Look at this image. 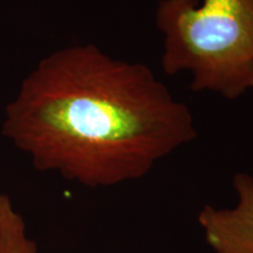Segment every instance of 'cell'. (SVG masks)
<instances>
[{
  "mask_svg": "<svg viewBox=\"0 0 253 253\" xmlns=\"http://www.w3.org/2000/svg\"><path fill=\"white\" fill-rule=\"evenodd\" d=\"M1 130L37 170L88 188L142 178L197 136L191 110L154 71L93 43L41 59L6 106Z\"/></svg>",
  "mask_w": 253,
  "mask_h": 253,
  "instance_id": "cell-1",
  "label": "cell"
},
{
  "mask_svg": "<svg viewBox=\"0 0 253 253\" xmlns=\"http://www.w3.org/2000/svg\"><path fill=\"white\" fill-rule=\"evenodd\" d=\"M156 25L166 74L190 72L191 90L227 100L253 90V0H162Z\"/></svg>",
  "mask_w": 253,
  "mask_h": 253,
  "instance_id": "cell-2",
  "label": "cell"
},
{
  "mask_svg": "<svg viewBox=\"0 0 253 253\" xmlns=\"http://www.w3.org/2000/svg\"><path fill=\"white\" fill-rule=\"evenodd\" d=\"M238 203L231 209L205 205L198 214L205 240L214 253H253V177H233Z\"/></svg>",
  "mask_w": 253,
  "mask_h": 253,
  "instance_id": "cell-3",
  "label": "cell"
},
{
  "mask_svg": "<svg viewBox=\"0 0 253 253\" xmlns=\"http://www.w3.org/2000/svg\"><path fill=\"white\" fill-rule=\"evenodd\" d=\"M0 253H38L37 243L26 233L24 218L11 198L0 191Z\"/></svg>",
  "mask_w": 253,
  "mask_h": 253,
  "instance_id": "cell-4",
  "label": "cell"
}]
</instances>
